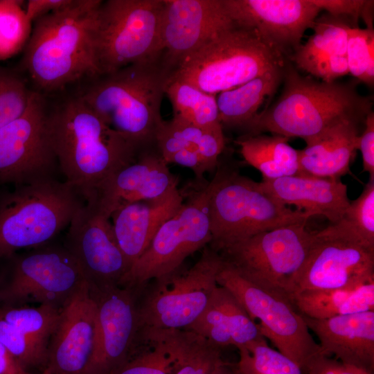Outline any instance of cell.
Segmentation results:
<instances>
[{
    "instance_id": "30",
    "label": "cell",
    "mask_w": 374,
    "mask_h": 374,
    "mask_svg": "<svg viewBox=\"0 0 374 374\" xmlns=\"http://www.w3.org/2000/svg\"><path fill=\"white\" fill-rule=\"evenodd\" d=\"M319 238L339 240L374 251V179H369L360 195L350 201L335 223L316 231Z\"/></svg>"
},
{
    "instance_id": "35",
    "label": "cell",
    "mask_w": 374,
    "mask_h": 374,
    "mask_svg": "<svg viewBox=\"0 0 374 374\" xmlns=\"http://www.w3.org/2000/svg\"><path fill=\"white\" fill-rule=\"evenodd\" d=\"M179 360L175 374H214L224 361L222 348L188 330H175Z\"/></svg>"
},
{
    "instance_id": "43",
    "label": "cell",
    "mask_w": 374,
    "mask_h": 374,
    "mask_svg": "<svg viewBox=\"0 0 374 374\" xmlns=\"http://www.w3.org/2000/svg\"><path fill=\"white\" fill-rule=\"evenodd\" d=\"M364 123L365 128L359 138L358 149L362 152L364 171L369 174V179H374V114L372 111L366 116Z\"/></svg>"
},
{
    "instance_id": "16",
    "label": "cell",
    "mask_w": 374,
    "mask_h": 374,
    "mask_svg": "<svg viewBox=\"0 0 374 374\" xmlns=\"http://www.w3.org/2000/svg\"><path fill=\"white\" fill-rule=\"evenodd\" d=\"M64 246L92 291L120 285L130 266L116 240L110 216L84 202L73 217Z\"/></svg>"
},
{
    "instance_id": "9",
    "label": "cell",
    "mask_w": 374,
    "mask_h": 374,
    "mask_svg": "<svg viewBox=\"0 0 374 374\" xmlns=\"http://www.w3.org/2000/svg\"><path fill=\"white\" fill-rule=\"evenodd\" d=\"M0 262V305L37 303L61 308L86 282L64 245L48 243Z\"/></svg>"
},
{
    "instance_id": "42",
    "label": "cell",
    "mask_w": 374,
    "mask_h": 374,
    "mask_svg": "<svg viewBox=\"0 0 374 374\" xmlns=\"http://www.w3.org/2000/svg\"><path fill=\"white\" fill-rule=\"evenodd\" d=\"M365 0H312L321 10L336 18L341 19L353 27H358L357 21L366 3Z\"/></svg>"
},
{
    "instance_id": "33",
    "label": "cell",
    "mask_w": 374,
    "mask_h": 374,
    "mask_svg": "<svg viewBox=\"0 0 374 374\" xmlns=\"http://www.w3.org/2000/svg\"><path fill=\"white\" fill-rule=\"evenodd\" d=\"M346 21L329 14L316 19L314 33L290 57L298 68L318 58L333 55H346L348 30Z\"/></svg>"
},
{
    "instance_id": "46",
    "label": "cell",
    "mask_w": 374,
    "mask_h": 374,
    "mask_svg": "<svg viewBox=\"0 0 374 374\" xmlns=\"http://www.w3.org/2000/svg\"><path fill=\"white\" fill-rule=\"evenodd\" d=\"M71 0H28L25 13L32 23L37 19L67 5Z\"/></svg>"
},
{
    "instance_id": "27",
    "label": "cell",
    "mask_w": 374,
    "mask_h": 374,
    "mask_svg": "<svg viewBox=\"0 0 374 374\" xmlns=\"http://www.w3.org/2000/svg\"><path fill=\"white\" fill-rule=\"evenodd\" d=\"M284 69L270 71L216 97L219 119L223 125L244 130L258 114V109L276 91Z\"/></svg>"
},
{
    "instance_id": "34",
    "label": "cell",
    "mask_w": 374,
    "mask_h": 374,
    "mask_svg": "<svg viewBox=\"0 0 374 374\" xmlns=\"http://www.w3.org/2000/svg\"><path fill=\"white\" fill-rule=\"evenodd\" d=\"M61 309L51 305H0V317L48 348Z\"/></svg>"
},
{
    "instance_id": "28",
    "label": "cell",
    "mask_w": 374,
    "mask_h": 374,
    "mask_svg": "<svg viewBox=\"0 0 374 374\" xmlns=\"http://www.w3.org/2000/svg\"><path fill=\"white\" fill-rule=\"evenodd\" d=\"M289 298L301 314L312 319L374 311V282L354 288L303 290Z\"/></svg>"
},
{
    "instance_id": "31",
    "label": "cell",
    "mask_w": 374,
    "mask_h": 374,
    "mask_svg": "<svg viewBox=\"0 0 374 374\" xmlns=\"http://www.w3.org/2000/svg\"><path fill=\"white\" fill-rule=\"evenodd\" d=\"M141 339L139 350L114 374H175L179 360L175 330L145 328Z\"/></svg>"
},
{
    "instance_id": "6",
    "label": "cell",
    "mask_w": 374,
    "mask_h": 374,
    "mask_svg": "<svg viewBox=\"0 0 374 374\" xmlns=\"http://www.w3.org/2000/svg\"><path fill=\"white\" fill-rule=\"evenodd\" d=\"M84 199L56 179L0 191V260L49 243L69 226Z\"/></svg>"
},
{
    "instance_id": "11",
    "label": "cell",
    "mask_w": 374,
    "mask_h": 374,
    "mask_svg": "<svg viewBox=\"0 0 374 374\" xmlns=\"http://www.w3.org/2000/svg\"><path fill=\"white\" fill-rule=\"evenodd\" d=\"M217 283L237 299L255 322L259 321L262 336L305 374L310 363L321 355V350L289 296L250 281L223 260Z\"/></svg>"
},
{
    "instance_id": "32",
    "label": "cell",
    "mask_w": 374,
    "mask_h": 374,
    "mask_svg": "<svg viewBox=\"0 0 374 374\" xmlns=\"http://www.w3.org/2000/svg\"><path fill=\"white\" fill-rule=\"evenodd\" d=\"M165 94L171 103L174 116L204 130L222 127L219 119L216 96L170 76L165 87Z\"/></svg>"
},
{
    "instance_id": "10",
    "label": "cell",
    "mask_w": 374,
    "mask_h": 374,
    "mask_svg": "<svg viewBox=\"0 0 374 374\" xmlns=\"http://www.w3.org/2000/svg\"><path fill=\"white\" fill-rule=\"evenodd\" d=\"M222 265L220 253L208 245L188 269L153 280L141 290L139 314L141 330H185L202 313L218 286Z\"/></svg>"
},
{
    "instance_id": "21",
    "label": "cell",
    "mask_w": 374,
    "mask_h": 374,
    "mask_svg": "<svg viewBox=\"0 0 374 374\" xmlns=\"http://www.w3.org/2000/svg\"><path fill=\"white\" fill-rule=\"evenodd\" d=\"M177 186V177L157 148H152L141 151L134 161L110 176L86 202L95 204L111 217L121 205L161 197Z\"/></svg>"
},
{
    "instance_id": "12",
    "label": "cell",
    "mask_w": 374,
    "mask_h": 374,
    "mask_svg": "<svg viewBox=\"0 0 374 374\" xmlns=\"http://www.w3.org/2000/svg\"><path fill=\"white\" fill-rule=\"evenodd\" d=\"M307 222L278 226L232 244L218 253L223 261L250 281L288 296L315 242Z\"/></svg>"
},
{
    "instance_id": "48",
    "label": "cell",
    "mask_w": 374,
    "mask_h": 374,
    "mask_svg": "<svg viewBox=\"0 0 374 374\" xmlns=\"http://www.w3.org/2000/svg\"><path fill=\"white\" fill-rule=\"evenodd\" d=\"M214 374H236L235 365L223 361L217 366Z\"/></svg>"
},
{
    "instance_id": "17",
    "label": "cell",
    "mask_w": 374,
    "mask_h": 374,
    "mask_svg": "<svg viewBox=\"0 0 374 374\" xmlns=\"http://www.w3.org/2000/svg\"><path fill=\"white\" fill-rule=\"evenodd\" d=\"M235 26L224 0H164L163 65L171 73L184 59Z\"/></svg>"
},
{
    "instance_id": "44",
    "label": "cell",
    "mask_w": 374,
    "mask_h": 374,
    "mask_svg": "<svg viewBox=\"0 0 374 374\" xmlns=\"http://www.w3.org/2000/svg\"><path fill=\"white\" fill-rule=\"evenodd\" d=\"M305 374H373L344 364L337 359L320 355L309 365Z\"/></svg>"
},
{
    "instance_id": "40",
    "label": "cell",
    "mask_w": 374,
    "mask_h": 374,
    "mask_svg": "<svg viewBox=\"0 0 374 374\" xmlns=\"http://www.w3.org/2000/svg\"><path fill=\"white\" fill-rule=\"evenodd\" d=\"M373 50V28H349L346 53L349 73L370 87L374 83Z\"/></svg>"
},
{
    "instance_id": "50",
    "label": "cell",
    "mask_w": 374,
    "mask_h": 374,
    "mask_svg": "<svg viewBox=\"0 0 374 374\" xmlns=\"http://www.w3.org/2000/svg\"><path fill=\"white\" fill-rule=\"evenodd\" d=\"M235 368H236V366H235ZM236 374H240V373L238 372V371L237 370V368H236Z\"/></svg>"
},
{
    "instance_id": "14",
    "label": "cell",
    "mask_w": 374,
    "mask_h": 374,
    "mask_svg": "<svg viewBox=\"0 0 374 374\" xmlns=\"http://www.w3.org/2000/svg\"><path fill=\"white\" fill-rule=\"evenodd\" d=\"M47 97L34 91L24 114L0 129V186L55 179L58 162L47 124Z\"/></svg>"
},
{
    "instance_id": "41",
    "label": "cell",
    "mask_w": 374,
    "mask_h": 374,
    "mask_svg": "<svg viewBox=\"0 0 374 374\" xmlns=\"http://www.w3.org/2000/svg\"><path fill=\"white\" fill-rule=\"evenodd\" d=\"M301 69L326 82H335L337 78L349 73L346 56L339 55L316 59L303 65Z\"/></svg>"
},
{
    "instance_id": "15",
    "label": "cell",
    "mask_w": 374,
    "mask_h": 374,
    "mask_svg": "<svg viewBox=\"0 0 374 374\" xmlns=\"http://www.w3.org/2000/svg\"><path fill=\"white\" fill-rule=\"evenodd\" d=\"M140 292L123 285L91 290L97 312L93 349L86 374H114L143 344Z\"/></svg>"
},
{
    "instance_id": "13",
    "label": "cell",
    "mask_w": 374,
    "mask_h": 374,
    "mask_svg": "<svg viewBox=\"0 0 374 374\" xmlns=\"http://www.w3.org/2000/svg\"><path fill=\"white\" fill-rule=\"evenodd\" d=\"M199 186L159 228L120 285L141 290L149 282L178 271L189 256L209 244V182L202 181Z\"/></svg>"
},
{
    "instance_id": "1",
    "label": "cell",
    "mask_w": 374,
    "mask_h": 374,
    "mask_svg": "<svg viewBox=\"0 0 374 374\" xmlns=\"http://www.w3.org/2000/svg\"><path fill=\"white\" fill-rule=\"evenodd\" d=\"M58 93L47 104L51 143L65 181L87 202L144 150L108 125L76 91Z\"/></svg>"
},
{
    "instance_id": "4",
    "label": "cell",
    "mask_w": 374,
    "mask_h": 374,
    "mask_svg": "<svg viewBox=\"0 0 374 374\" xmlns=\"http://www.w3.org/2000/svg\"><path fill=\"white\" fill-rule=\"evenodd\" d=\"M284 88L277 101L262 111L243 130V136L270 132L304 141L344 118L362 121L371 112L370 98L353 84L317 81L285 64Z\"/></svg>"
},
{
    "instance_id": "36",
    "label": "cell",
    "mask_w": 374,
    "mask_h": 374,
    "mask_svg": "<svg viewBox=\"0 0 374 374\" xmlns=\"http://www.w3.org/2000/svg\"><path fill=\"white\" fill-rule=\"evenodd\" d=\"M24 1L0 0V61L24 51L33 23L27 18Z\"/></svg>"
},
{
    "instance_id": "24",
    "label": "cell",
    "mask_w": 374,
    "mask_h": 374,
    "mask_svg": "<svg viewBox=\"0 0 374 374\" xmlns=\"http://www.w3.org/2000/svg\"><path fill=\"white\" fill-rule=\"evenodd\" d=\"M265 192L282 204L294 206L312 216L322 215L331 224L337 222L350 201L347 186L341 179L295 175L262 180Z\"/></svg>"
},
{
    "instance_id": "18",
    "label": "cell",
    "mask_w": 374,
    "mask_h": 374,
    "mask_svg": "<svg viewBox=\"0 0 374 374\" xmlns=\"http://www.w3.org/2000/svg\"><path fill=\"white\" fill-rule=\"evenodd\" d=\"M226 8L240 27L255 30L271 48L285 57L301 45L321 12L312 0H224Z\"/></svg>"
},
{
    "instance_id": "38",
    "label": "cell",
    "mask_w": 374,
    "mask_h": 374,
    "mask_svg": "<svg viewBox=\"0 0 374 374\" xmlns=\"http://www.w3.org/2000/svg\"><path fill=\"white\" fill-rule=\"evenodd\" d=\"M33 92L21 72L0 65V129L24 114Z\"/></svg>"
},
{
    "instance_id": "25",
    "label": "cell",
    "mask_w": 374,
    "mask_h": 374,
    "mask_svg": "<svg viewBox=\"0 0 374 374\" xmlns=\"http://www.w3.org/2000/svg\"><path fill=\"white\" fill-rule=\"evenodd\" d=\"M223 348L238 349L265 338L260 328L237 299L226 288L217 286L200 316L186 329Z\"/></svg>"
},
{
    "instance_id": "20",
    "label": "cell",
    "mask_w": 374,
    "mask_h": 374,
    "mask_svg": "<svg viewBox=\"0 0 374 374\" xmlns=\"http://www.w3.org/2000/svg\"><path fill=\"white\" fill-rule=\"evenodd\" d=\"M97 306L86 281L62 308L48 346L49 374H86L96 334Z\"/></svg>"
},
{
    "instance_id": "5",
    "label": "cell",
    "mask_w": 374,
    "mask_h": 374,
    "mask_svg": "<svg viewBox=\"0 0 374 374\" xmlns=\"http://www.w3.org/2000/svg\"><path fill=\"white\" fill-rule=\"evenodd\" d=\"M215 170L208 181V246L217 252L258 233L308 222L312 217L282 204L265 192L260 182L242 175L237 169L219 161Z\"/></svg>"
},
{
    "instance_id": "37",
    "label": "cell",
    "mask_w": 374,
    "mask_h": 374,
    "mask_svg": "<svg viewBox=\"0 0 374 374\" xmlns=\"http://www.w3.org/2000/svg\"><path fill=\"white\" fill-rule=\"evenodd\" d=\"M240 374H305L292 359L270 348L265 339L238 348Z\"/></svg>"
},
{
    "instance_id": "8",
    "label": "cell",
    "mask_w": 374,
    "mask_h": 374,
    "mask_svg": "<svg viewBox=\"0 0 374 374\" xmlns=\"http://www.w3.org/2000/svg\"><path fill=\"white\" fill-rule=\"evenodd\" d=\"M164 0H107L98 11L94 50L100 75L159 58Z\"/></svg>"
},
{
    "instance_id": "2",
    "label": "cell",
    "mask_w": 374,
    "mask_h": 374,
    "mask_svg": "<svg viewBox=\"0 0 374 374\" xmlns=\"http://www.w3.org/2000/svg\"><path fill=\"white\" fill-rule=\"evenodd\" d=\"M101 0H71L33 23L21 73L34 91L53 96L99 75L94 33Z\"/></svg>"
},
{
    "instance_id": "23",
    "label": "cell",
    "mask_w": 374,
    "mask_h": 374,
    "mask_svg": "<svg viewBox=\"0 0 374 374\" xmlns=\"http://www.w3.org/2000/svg\"><path fill=\"white\" fill-rule=\"evenodd\" d=\"M184 201V195L177 188L161 197L125 204L113 211L110 220L114 234L130 268Z\"/></svg>"
},
{
    "instance_id": "29",
    "label": "cell",
    "mask_w": 374,
    "mask_h": 374,
    "mask_svg": "<svg viewBox=\"0 0 374 374\" xmlns=\"http://www.w3.org/2000/svg\"><path fill=\"white\" fill-rule=\"evenodd\" d=\"M283 136H242L235 143L244 161L258 170L263 180L299 174V150Z\"/></svg>"
},
{
    "instance_id": "3",
    "label": "cell",
    "mask_w": 374,
    "mask_h": 374,
    "mask_svg": "<svg viewBox=\"0 0 374 374\" xmlns=\"http://www.w3.org/2000/svg\"><path fill=\"white\" fill-rule=\"evenodd\" d=\"M170 74L161 55L88 79L78 84L76 92L108 125L145 150L157 147Z\"/></svg>"
},
{
    "instance_id": "7",
    "label": "cell",
    "mask_w": 374,
    "mask_h": 374,
    "mask_svg": "<svg viewBox=\"0 0 374 374\" xmlns=\"http://www.w3.org/2000/svg\"><path fill=\"white\" fill-rule=\"evenodd\" d=\"M285 64L255 30L235 25L184 59L170 77L216 96Z\"/></svg>"
},
{
    "instance_id": "49",
    "label": "cell",
    "mask_w": 374,
    "mask_h": 374,
    "mask_svg": "<svg viewBox=\"0 0 374 374\" xmlns=\"http://www.w3.org/2000/svg\"><path fill=\"white\" fill-rule=\"evenodd\" d=\"M41 374H49L46 370H44Z\"/></svg>"
},
{
    "instance_id": "19",
    "label": "cell",
    "mask_w": 374,
    "mask_h": 374,
    "mask_svg": "<svg viewBox=\"0 0 374 374\" xmlns=\"http://www.w3.org/2000/svg\"><path fill=\"white\" fill-rule=\"evenodd\" d=\"M316 238L290 296L303 290L354 288L374 282V251L339 240Z\"/></svg>"
},
{
    "instance_id": "26",
    "label": "cell",
    "mask_w": 374,
    "mask_h": 374,
    "mask_svg": "<svg viewBox=\"0 0 374 374\" xmlns=\"http://www.w3.org/2000/svg\"><path fill=\"white\" fill-rule=\"evenodd\" d=\"M360 121L341 119L313 138L299 150V174L340 179L348 174L358 150Z\"/></svg>"
},
{
    "instance_id": "22",
    "label": "cell",
    "mask_w": 374,
    "mask_h": 374,
    "mask_svg": "<svg viewBox=\"0 0 374 374\" xmlns=\"http://www.w3.org/2000/svg\"><path fill=\"white\" fill-rule=\"evenodd\" d=\"M302 316L317 336L321 355L374 373V311L323 319Z\"/></svg>"
},
{
    "instance_id": "45",
    "label": "cell",
    "mask_w": 374,
    "mask_h": 374,
    "mask_svg": "<svg viewBox=\"0 0 374 374\" xmlns=\"http://www.w3.org/2000/svg\"><path fill=\"white\" fill-rule=\"evenodd\" d=\"M176 163L191 169L196 177L197 181H203L204 175L209 172L206 165L202 159L196 148H184L173 155H172L166 161Z\"/></svg>"
},
{
    "instance_id": "39",
    "label": "cell",
    "mask_w": 374,
    "mask_h": 374,
    "mask_svg": "<svg viewBox=\"0 0 374 374\" xmlns=\"http://www.w3.org/2000/svg\"><path fill=\"white\" fill-rule=\"evenodd\" d=\"M0 342L26 371L46 368L48 349L1 317Z\"/></svg>"
},
{
    "instance_id": "47",
    "label": "cell",
    "mask_w": 374,
    "mask_h": 374,
    "mask_svg": "<svg viewBox=\"0 0 374 374\" xmlns=\"http://www.w3.org/2000/svg\"><path fill=\"white\" fill-rule=\"evenodd\" d=\"M0 374H32L26 371L0 342Z\"/></svg>"
}]
</instances>
